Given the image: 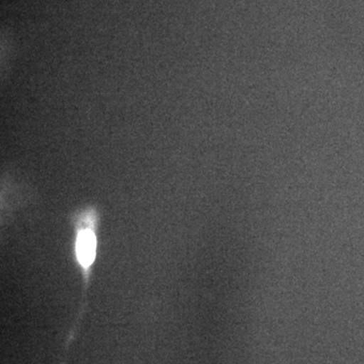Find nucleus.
I'll use <instances>...</instances> for the list:
<instances>
[{"mask_svg": "<svg viewBox=\"0 0 364 364\" xmlns=\"http://www.w3.org/2000/svg\"><path fill=\"white\" fill-rule=\"evenodd\" d=\"M75 254L79 267L83 275L90 277L91 268L97 257V233H95V217L93 212L85 213L83 217L76 220Z\"/></svg>", "mask_w": 364, "mask_h": 364, "instance_id": "f257e3e1", "label": "nucleus"}]
</instances>
